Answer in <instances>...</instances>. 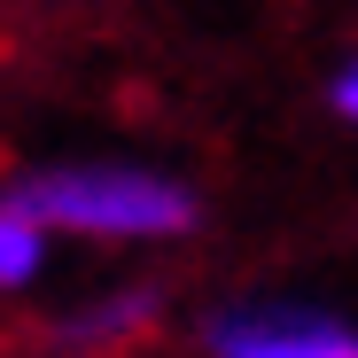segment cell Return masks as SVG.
I'll use <instances>...</instances> for the list:
<instances>
[{
	"label": "cell",
	"mask_w": 358,
	"mask_h": 358,
	"mask_svg": "<svg viewBox=\"0 0 358 358\" xmlns=\"http://www.w3.org/2000/svg\"><path fill=\"white\" fill-rule=\"evenodd\" d=\"M16 218H55V226H94V234H171L187 226L195 203L164 187V179H141V171H55V179H31V187L8 195Z\"/></svg>",
	"instance_id": "obj_1"
},
{
	"label": "cell",
	"mask_w": 358,
	"mask_h": 358,
	"mask_svg": "<svg viewBox=\"0 0 358 358\" xmlns=\"http://www.w3.org/2000/svg\"><path fill=\"white\" fill-rule=\"evenodd\" d=\"M218 350L226 358H358V335L320 320H226Z\"/></svg>",
	"instance_id": "obj_2"
},
{
	"label": "cell",
	"mask_w": 358,
	"mask_h": 358,
	"mask_svg": "<svg viewBox=\"0 0 358 358\" xmlns=\"http://www.w3.org/2000/svg\"><path fill=\"white\" fill-rule=\"evenodd\" d=\"M39 265V226L16 218V210H0V280H24Z\"/></svg>",
	"instance_id": "obj_3"
},
{
	"label": "cell",
	"mask_w": 358,
	"mask_h": 358,
	"mask_svg": "<svg viewBox=\"0 0 358 358\" xmlns=\"http://www.w3.org/2000/svg\"><path fill=\"white\" fill-rule=\"evenodd\" d=\"M335 101H343V109H350V117H358V71H350V78H343V86H335Z\"/></svg>",
	"instance_id": "obj_4"
}]
</instances>
